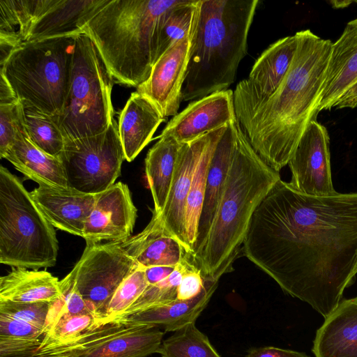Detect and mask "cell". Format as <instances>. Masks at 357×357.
<instances>
[{"label":"cell","instance_id":"cell-1","mask_svg":"<svg viewBox=\"0 0 357 357\" xmlns=\"http://www.w3.org/2000/svg\"><path fill=\"white\" fill-rule=\"evenodd\" d=\"M242 252L327 317L357 274V192L314 197L279 180L254 212Z\"/></svg>","mask_w":357,"mask_h":357},{"label":"cell","instance_id":"cell-2","mask_svg":"<svg viewBox=\"0 0 357 357\" xmlns=\"http://www.w3.org/2000/svg\"><path fill=\"white\" fill-rule=\"evenodd\" d=\"M298 46L290 68L268 98L234 102L236 119L253 149L277 172L288 165L319 114L333 43L310 30L296 33Z\"/></svg>","mask_w":357,"mask_h":357},{"label":"cell","instance_id":"cell-3","mask_svg":"<svg viewBox=\"0 0 357 357\" xmlns=\"http://www.w3.org/2000/svg\"><path fill=\"white\" fill-rule=\"evenodd\" d=\"M253 149L238 121L226 182L202 248L191 256L204 280L219 281L232 270L256 208L280 180Z\"/></svg>","mask_w":357,"mask_h":357},{"label":"cell","instance_id":"cell-4","mask_svg":"<svg viewBox=\"0 0 357 357\" xmlns=\"http://www.w3.org/2000/svg\"><path fill=\"white\" fill-rule=\"evenodd\" d=\"M258 0H198L182 101L227 90L248 51Z\"/></svg>","mask_w":357,"mask_h":357},{"label":"cell","instance_id":"cell-5","mask_svg":"<svg viewBox=\"0 0 357 357\" xmlns=\"http://www.w3.org/2000/svg\"><path fill=\"white\" fill-rule=\"evenodd\" d=\"M178 0H108L85 24L82 32L96 47L119 84L138 87L158 59L165 13Z\"/></svg>","mask_w":357,"mask_h":357},{"label":"cell","instance_id":"cell-6","mask_svg":"<svg viewBox=\"0 0 357 357\" xmlns=\"http://www.w3.org/2000/svg\"><path fill=\"white\" fill-rule=\"evenodd\" d=\"M77 34L24 42L0 65V73L25 107L52 118L61 113L69 91Z\"/></svg>","mask_w":357,"mask_h":357},{"label":"cell","instance_id":"cell-7","mask_svg":"<svg viewBox=\"0 0 357 357\" xmlns=\"http://www.w3.org/2000/svg\"><path fill=\"white\" fill-rule=\"evenodd\" d=\"M58 250L54 227L22 181L1 165L0 262L39 270L55 265Z\"/></svg>","mask_w":357,"mask_h":357},{"label":"cell","instance_id":"cell-8","mask_svg":"<svg viewBox=\"0 0 357 357\" xmlns=\"http://www.w3.org/2000/svg\"><path fill=\"white\" fill-rule=\"evenodd\" d=\"M114 79L91 39L76 36L68 93L61 113L52 118L64 141L96 135L114 120Z\"/></svg>","mask_w":357,"mask_h":357},{"label":"cell","instance_id":"cell-9","mask_svg":"<svg viewBox=\"0 0 357 357\" xmlns=\"http://www.w3.org/2000/svg\"><path fill=\"white\" fill-rule=\"evenodd\" d=\"M59 158L69 188L90 194L107 190L121 175L126 160L117 122L102 133L64 141Z\"/></svg>","mask_w":357,"mask_h":357},{"label":"cell","instance_id":"cell-10","mask_svg":"<svg viewBox=\"0 0 357 357\" xmlns=\"http://www.w3.org/2000/svg\"><path fill=\"white\" fill-rule=\"evenodd\" d=\"M139 265L121 241L86 243L72 272L76 287L102 325L107 305L119 285Z\"/></svg>","mask_w":357,"mask_h":357},{"label":"cell","instance_id":"cell-11","mask_svg":"<svg viewBox=\"0 0 357 357\" xmlns=\"http://www.w3.org/2000/svg\"><path fill=\"white\" fill-rule=\"evenodd\" d=\"M289 185L310 196L329 197L338 193L331 178L328 132L317 120L311 121L289 161Z\"/></svg>","mask_w":357,"mask_h":357},{"label":"cell","instance_id":"cell-12","mask_svg":"<svg viewBox=\"0 0 357 357\" xmlns=\"http://www.w3.org/2000/svg\"><path fill=\"white\" fill-rule=\"evenodd\" d=\"M137 217V210L128 186L122 182L115 183L97 194L82 238L86 243L123 241L132 234Z\"/></svg>","mask_w":357,"mask_h":357},{"label":"cell","instance_id":"cell-13","mask_svg":"<svg viewBox=\"0 0 357 357\" xmlns=\"http://www.w3.org/2000/svg\"><path fill=\"white\" fill-rule=\"evenodd\" d=\"M236 120L234 91L227 89L192 101L167 123L160 136L185 144Z\"/></svg>","mask_w":357,"mask_h":357},{"label":"cell","instance_id":"cell-14","mask_svg":"<svg viewBox=\"0 0 357 357\" xmlns=\"http://www.w3.org/2000/svg\"><path fill=\"white\" fill-rule=\"evenodd\" d=\"M190 37L172 45L156 61L150 76L137 91L151 100L165 117L178 114L189 59Z\"/></svg>","mask_w":357,"mask_h":357},{"label":"cell","instance_id":"cell-15","mask_svg":"<svg viewBox=\"0 0 357 357\" xmlns=\"http://www.w3.org/2000/svg\"><path fill=\"white\" fill-rule=\"evenodd\" d=\"M214 131L182 144L167 203L162 213L158 215L165 229L181 243L190 256L185 225V204L197 165Z\"/></svg>","mask_w":357,"mask_h":357},{"label":"cell","instance_id":"cell-16","mask_svg":"<svg viewBox=\"0 0 357 357\" xmlns=\"http://www.w3.org/2000/svg\"><path fill=\"white\" fill-rule=\"evenodd\" d=\"M297 46L296 33L269 45L256 60L248 78L236 85L234 101L254 102L269 97L286 76Z\"/></svg>","mask_w":357,"mask_h":357},{"label":"cell","instance_id":"cell-17","mask_svg":"<svg viewBox=\"0 0 357 357\" xmlns=\"http://www.w3.org/2000/svg\"><path fill=\"white\" fill-rule=\"evenodd\" d=\"M31 195L48 221L56 228L82 237L97 194L73 188L39 185Z\"/></svg>","mask_w":357,"mask_h":357},{"label":"cell","instance_id":"cell-18","mask_svg":"<svg viewBox=\"0 0 357 357\" xmlns=\"http://www.w3.org/2000/svg\"><path fill=\"white\" fill-rule=\"evenodd\" d=\"M357 82V18L349 22L333 43L318 112L331 110Z\"/></svg>","mask_w":357,"mask_h":357},{"label":"cell","instance_id":"cell-19","mask_svg":"<svg viewBox=\"0 0 357 357\" xmlns=\"http://www.w3.org/2000/svg\"><path fill=\"white\" fill-rule=\"evenodd\" d=\"M152 218L139 233L121 241L128 255L140 266H176L188 255L181 243L170 234L160 218Z\"/></svg>","mask_w":357,"mask_h":357},{"label":"cell","instance_id":"cell-20","mask_svg":"<svg viewBox=\"0 0 357 357\" xmlns=\"http://www.w3.org/2000/svg\"><path fill=\"white\" fill-rule=\"evenodd\" d=\"M108 0H47L26 41L82 33L87 21ZM25 41V42H26Z\"/></svg>","mask_w":357,"mask_h":357},{"label":"cell","instance_id":"cell-21","mask_svg":"<svg viewBox=\"0 0 357 357\" xmlns=\"http://www.w3.org/2000/svg\"><path fill=\"white\" fill-rule=\"evenodd\" d=\"M316 357H357V297L342 301L317 330Z\"/></svg>","mask_w":357,"mask_h":357},{"label":"cell","instance_id":"cell-22","mask_svg":"<svg viewBox=\"0 0 357 357\" xmlns=\"http://www.w3.org/2000/svg\"><path fill=\"white\" fill-rule=\"evenodd\" d=\"M119 323L114 331L72 357H146L158 353L164 332L151 326Z\"/></svg>","mask_w":357,"mask_h":357},{"label":"cell","instance_id":"cell-23","mask_svg":"<svg viewBox=\"0 0 357 357\" xmlns=\"http://www.w3.org/2000/svg\"><path fill=\"white\" fill-rule=\"evenodd\" d=\"M165 119L147 98L137 91L131 93L118 123L126 160L131 162L139 155Z\"/></svg>","mask_w":357,"mask_h":357},{"label":"cell","instance_id":"cell-24","mask_svg":"<svg viewBox=\"0 0 357 357\" xmlns=\"http://www.w3.org/2000/svg\"><path fill=\"white\" fill-rule=\"evenodd\" d=\"M204 282L202 291L191 299L176 298L169 303L136 312L113 321L162 328L165 332L180 330L190 324L195 323L218 287V281Z\"/></svg>","mask_w":357,"mask_h":357},{"label":"cell","instance_id":"cell-25","mask_svg":"<svg viewBox=\"0 0 357 357\" xmlns=\"http://www.w3.org/2000/svg\"><path fill=\"white\" fill-rule=\"evenodd\" d=\"M236 121L237 119L228 124L210 161L204 200L192 255L202 248L206 239L226 182L234 148L235 122Z\"/></svg>","mask_w":357,"mask_h":357},{"label":"cell","instance_id":"cell-26","mask_svg":"<svg viewBox=\"0 0 357 357\" xmlns=\"http://www.w3.org/2000/svg\"><path fill=\"white\" fill-rule=\"evenodd\" d=\"M3 158L38 185L69 188L59 158L40 150L28 135H20Z\"/></svg>","mask_w":357,"mask_h":357},{"label":"cell","instance_id":"cell-27","mask_svg":"<svg viewBox=\"0 0 357 357\" xmlns=\"http://www.w3.org/2000/svg\"><path fill=\"white\" fill-rule=\"evenodd\" d=\"M61 296L60 281L46 271L13 268L0 278V300L53 303Z\"/></svg>","mask_w":357,"mask_h":357},{"label":"cell","instance_id":"cell-28","mask_svg":"<svg viewBox=\"0 0 357 357\" xmlns=\"http://www.w3.org/2000/svg\"><path fill=\"white\" fill-rule=\"evenodd\" d=\"M47 0H0V65L26 41Z\"/></svg>","mask_w":357,"mask_h":357},{"label":"cell","instance_id":"cell-29","mask_svg":"<svg viewBox=\"0 0 357 357\" xmlns=\"http://www.w3.org/2000/svg\"><path fill=\"white\" fill-rule=\"evenodd\" d=\"M182 144L169 137L159 136L145 158V172L154 208L160 215L167 203L175 165Z\"/></svg>","mask_w":357,"mask_h":357},{"label":"cell","instance_id":"cell-30","mask_svg":"<svg viewBox=\"0 0 357 357\" xmlns=\"http://www.w3.org/2000/svg\"><path fill=\"white\" fill-rule=\"evenodd\" d=\"M228 126V125H227ZM227 126L214 131L205 147L197 165L185 209V225L188 245L190 256L195 251L197 230L204 200L208 169L216 146L225 132Z\"/></svg>","mask_w":357,"mask_h":357},{"label":"cell","instance_id":"cell-31","mask_svg":"<svg viewBox=\"0 0 357 357\" xmlns=\"http://www.w3.org/2000/svg\"><path fill=\"white\" fill-rule=\"evenodd\" d=\"M46 333L0 314V357H35Z\"/></svg>","mask_w":357,"mask_h":357},{"label":"cell","instance_id":"cell-32","mask_svg":"<svg viewBox=\"0 0 357 357\" xmlns=\"http://www.w3.org/2000/svg\"><path fill=\"white\" fill-rule=\"evenodd\" d=\"M162 357H221L195 323L190 324L162 342Z\"/></svg>","mask_w":357,"mask_h":357},{"label":"cell","instance_id":"cell-33","mask_svg":"<svg viewBox=\"0 0 357 357\" xmlns=\"http://www.w3.org/2000/svg\"><path fill=\"white\" fill-rule=\"evenodd\" d=\"M197 3L198 1L178 0L165 13L160 29L158 58L175 43L190 37Z\"/></svg>","mask_w":357,"mask_h":357},{"label":"cell","instance_id":"cell-34","mask_svg":"<svg viewBox=\"0 0 357 357\" xmlns=\"http://www.w3.org/2000/svg\"><path fill=\"white\" fill-rule=\"evenodd\" d=\"M96 326L98 324L92 314H70L56 312L35 356L63 344Z\"/></svg>","mask_w":357,"mask_h":357},{"label":"cell","instance_id":"cell-35","mask_svg":"<svg viewBox=\"0 0 357 357\" xmlns=\"http://www.w3.org/2000/svg\"><path fill=\"white\" fill-rule=\"evenodd\" d=\"M191 262L190 255H187L167 278L155 284L149 285L139 298L116 319L176 300L178 287Z\"/></svg>","mask_w":357,"mask_h":357},{"label":"cell","instance_id":"cell-36","mask_svg":"<svg viewBox=\"0 0 357 357\" xmlns=\"http://www.w3.org/2000/svg\"><path fill=\"white\" fill-rule=\"evenodd\" d=\"M24 112L30 140L45 153L59 157L63 149L64 138L52 117L33 107H24Z\"/></svg>","mask_w":357,"mask_h":357},{"label":"cell","instance_id":"cell-37","mask_svg":"<svg viewBox=\"0 0 357 357\" xmlns=\"http://www.w3.org/2000/svg\"><path fill=\"white\" fill-rule=\"evenodd\" d=\"M148 286L145 268L139 266L123 281L113 294L102 325L119 317L139 298Z\"/></svg>","mask_w":357,"mask_h":357},{"label":"cell","instance_id":"cell-38","mask_svg":"<svg viewBox=\"0 0 357 357\" xmlns=\"http://www.w3.org/2000/svg\"><path fill=\"white\" fill-rule=\"evenodd\" d=\"M28 135L24 105L20 100L0 104V157L3 158L16 139ZM29 136V135H28Z\"/></svg>","mask_w":357,"mask_h":357},{"label":"cell","instance_id":"cell-39","mask_svg":"<svg viewBox=\"0 0 357 357\" xmlns=\"http://www.w3.org/2000/svg\"><path fill=\"white\" fill-rule=\"evenodd\" d=\"M52 303H16L0 300V314L28 323L47 332Z\"/></svg>","mask_w":357,"mask_h":357},{"label":"cell","instance_id":"cell-40","mask_svg":"<svg viewBox=\"0 0 357 357\" xmlns=\"http://www.w3.org/2000/svg\"><path fill=\"white\" fill-rule=\"evenodd\" d=\"M60 285L62 296L59 300V309L56 312L70 314L90 313L94 315L90 306L78 291L72 271L60 281Z\"/></svg>","mask_w":357,"mask_h":357},{"label":"cell","instance_id":"cell-41","mask_svg":"<svg viewBox=\"0 0 357 357\" xmlns=\"http://www.w3.org/2000/svg\"><path fill=\"white\" fill-rule=\"evenodd\" d=\"M204 283L200 269L192 261L178 287L176 298L189 300L197 296L202 291Z\"/></svg>","mask_w":357,"mask_h":357},{"label":"cell","instance_id":"cell-42","mask_svg":"<svg viewBox=\"0 0 357 357\" xmlns=\"http://www.w3.org/2000/svg\"><path fill=\"white\" fill-rule=\"evenodd\" d=\"M245 357H310L305 353L271 346L250 349Z\"/></svg>","mask_w":357,"mask_h":357},{"label":"cell","instance_id":"cell-43","mask_svg":"<svg viewBox=\"0 0 357 357\" xmlns=\"http://www.w3.org/2000/svg\"><path fill=\"white\" fill-rule=\"evenodd\" d=\"M174 267L158 266L145 268L149 285L155 284L167 278L173 272Z\"/></svg>","mask_w":357,"mask_h":357},{"label":"cell","instance_id":"cell-44","mask_svg":"<svg viewBox=\"0 0 357 357\" xmlns=\"http://www.w3.org/2000/svg\"><path fill=\"white\" fill-rule=\"evenodd\" d=\"M357 107V82H356L338 100L336 109Z\"/></svg>","mask_w":357,"mask_h":357},{"label":"cell","instance_id":"cell-45","mask_svg":"<svg viewBox=\"0 0 357 357\" xmlns=\"http://www.w3.org/2000/svg\"><path fill=\"white\" fill-rule=\"evenodd\" d=\"M0 75V104L10 103L19 100L5 76L1 73Z\"/></svg>","mask_w":357,"mask_h":357},{"label":"cell","instance_id":"cell-46","mask_svg":"<svg viewBox=\"0 0 357 357\" xmlns=\"http://www.w3.org/2000/svg\"><path fill=\"white\" fill-rule=\"evenodd\" d=\"M354 2L355 3V1H331V3L335 8H343V7L348 6L349 4H351Z\"/></svg>","mask_w":357,"mask_h":357},{"label":"cell","instance_id":"cell-47","mask_svg":"<svg viewBox=\"0 0 357 357\" xmlns=\"http://www.w3.org/2000/svg\"><path fill=\"white\" fill-rule=\"evenodd\" d=\"M35 357H72L70 354H44L39 355Z\"/></svg>","mask_w":357,"mask_h":357},{"label":"cell","instance_id":"cell-48","mask_svg":"<svg viewBox=\"0 0 357 357\" xmlns=\"http://www.w3.org/2000/svg\"><path fill=\"white\" fill-rule=\"evenodd\" d=\"M355 3H357V1H355Z\"/></svg>","mask_w":357,"mask_h":357}]
</instances>
